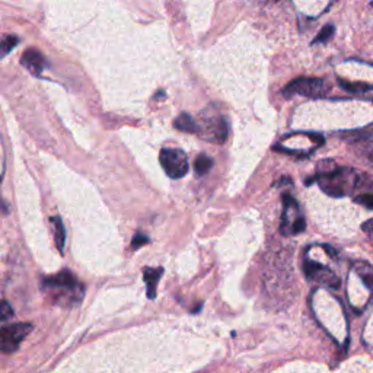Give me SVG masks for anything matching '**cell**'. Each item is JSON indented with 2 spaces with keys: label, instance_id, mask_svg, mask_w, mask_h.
<instances>
[{
  "label": "cell",
  "instance_id": "17",
  "mask_svg": "<svg viewBox=\"0 0 373 373\" xmlns=\"http://www.w3.org/2000/svg\"><path fill=\"white\" fill-rule=\"evenodd\" d=\"M334 26L333 25H326V26H323L321 31H319V34H318V37L314 40V44H319V43H327L330 38H331V36L334 34Z\"/></svg>",
  "mask_w": 373,
  "mask_h": 373
},
{
  "label": "cell",
  "instance_id": "14",
  "mask_svg": "<svg viewBox=\"0 0 373 373\" xmlns=\"http://www.w3.org/2000/svg\"><path fill=\"white\" fill-rule=\"evenodd\" d=\"M213 167V159L206 155H200L196 162H194V171L197 175H206Z\"/></svg>",
  "mask_w": 373,
  "mask_h": 373
},
{
  "label": "cell",
  "instance_id": "5",
  "mask_svg": "<svg viewBox=\"0 0 373 373\" xmlns=\"http://www.w3.org/2000/svg\"><path fill=\"white\" fill-rule=\"evenodd\" d=\"M31 330L32 326L26 322L10 323V326L0 328V351L13 353L18 350Z\"/></svg>",
  "mask_w": 373,
  "mask_h": 373
},
{
  "label": "cell",
  "instance_id": "20",
  "mask_svg": "<svg viewBox=\"0 0 373 373\" xmlns=\"http://www.w3.org/2000/svg\"><path fill=\"white\" fill-rule=\"evenodd\" d=\"M148 242H149V238L148 236H146V235H142V234H137L135 238H133V248L135 250H137V248H140L142 245H146V244H148Z\"/></svg>",
  "mask_w": 373,
  "mask_h": 373
},
{
  "label": "cell",
  "instance_id": "16",
  "mask_svg": "<svg viewBox=\"0 0 373 373\" xmlns=\"http://www.w3.org/2000/svg\"><path fill=\"white\" fill-rule=\"evenodd\" d=\"M340 85H342L343 89L353 92V93H363L366 91H369L372 86L370 85H365V84H350V82H344V80H340Z\"/></svg>",
  "mask_w": 373,
  "mask_h": 373
},
{
  "label": "cell",
  "instance_id": "9",
  "mask_svg": "<svg viewBox=\"0 0 373 373\" xmlns=\"http://www.w3.org/2000/svg\"><path fill=\"white\" fill-rule=\"evenodd\" d=\"M21 64L29 73L40 76L43 73V70L45 69V66H47V61H45L44 56L40 52H37V50H26L22 54Z\"/></svg>",
  "mask_w": 373,
  "mask_h": 373
},
{
  "label": "cell",
  "instance_id": "2",
  "mask_svg": "<svg viewBox=\"0 0 373 373\" xmlns=\"http://www.w3.org/2000/svg\"><path fill=\"white\" fill-rule=\"evenodd\" d=\"M314 180H317L321 190L331 197H344L359 184L358 175L350 168H337L331 174L312 178L307 184H311Z\"/></svg>",
  "mask_w": 373,
  "mask_h": 373
},
{
  "label": "cell",
  "instance_id": "10",
  "mask_svg": "<svg viewBox=\"0 0 373 373\" xmlns=\"http://www.w3.org/2000/svg\"><path fill=\"white\" fill-rule=\"evenodd\" d=\"M162 273H164V268H144L143 270V277L146 282V286H148V296L149 299H155L156 296V289H158V282L160 279Z\"/></svg>",
  "mask_w": 373,
  "mask_h": 373
},
{
  "label": "cell",
  "instance_id": "3",
  "mask_svg": "<svg viewBox=\"0 0 373 373\" xmlns=\"http://www.w3.org/2000/svg\"><path fill=\"white\" fill-rule=\"evenodd\" d=\"M331 89L328 80H323L319 77H299L291 80V82L283 89L284 96H311V98H319L326 96Z\"/></svg>",
  "mask_w": 373,
  "mask_h": 373
},
{
  "label": "cell",
  "instance_id": "18",
  "mask_svg": "<svg viewBox=\"0 0 373 373\" xmlns=\"http://www.w3.org/2000/svg\"><path fill=\"white\" fill-rule=\"evenodd\" d=\"M13 317V311L10 305L6 302V300H2L0 299V322L2 321H8Z\"/></svg>",
  "mask_w": 373,
  "mask_h": 373
},
{
  "label": "cell",
  "instance_id": "8",
  "mask_svg": "<svg viewBox=\"0 0 373 373\" xmlns=\"http://www.w3.org/2000/svg\"><path fill=\"white\" fill-rule=\"evenodd\" d=\"M199 135L206 137L208 142L223 143L228 137V125L222 117L208 119L203 125H199Z\"/></svg>",
  "mask_w": 373,
  "mask_h": 373
},
{
  "label": "cell",
  "instance_id": "6",
  "mask_svg": "<svg viewBox=\"0 0 373 373\" xmlns=\"http://www.w3.org/2000/svg\"><path fill=\"white\" fill-rule=\"evenodd\" d=\"M159 159L162 168L172 180H180L188 172V159L181 149H164Z\"/></svg>",
  "mask_w": 373,
  "mask_h": 373
},
{
  "label": "cell",
  "instance_id": "1",
  "mask_svg": "<svg viewBox=\"0 0 373 373\" xmlns=\"http://www.w3.org/2000/svg\"><path fill=\"white\" fill-rule=\"evenodd\" d=\"M43 287L57 305H75L84 298L85 289L69 270H63L59 274L44 280Z\"/></svg>",
  "mask_w": 373,
  "mask_h": 373
},
{
  "label": "cell",
  "instance_id": "4",
  "mask_svg": "<svg viewBox=\"0 0 373 373\" xmlns=\"http://www.w3.org/2000/svg\"><path fill=\"white\" fill-rule=\"evenodd\" d=\"M305 219L300 213V208L298 201L289 196V194H284L283 196V218H282V224H280V231L283 235L290 236V235H298L305 231Z\"/></svg>",
  "mask_w": 373,
  "mask_h": 373
},
{
  "label": "cell",
  "instance_id": "15",
  "mask_svg": "<svg viewBox=\"0 0 373 373\" xmlns=\"http://www.w3.org/2000/svg\"><path fill=\"white\" fill-rule=\"evenodd\" d=\"M18 43L20 40L15 36H5L2 40H0V60H2L5 56H8Z\"/></svg>",
  "mask_w": 373,
  "mask_h": 373
},
{
  "label": "cell",
  "instance_id": "13",
  "mask_svg": "<svg viewBox=\"0 0 373 373\" xmlns=\"http://www.w3.org/2000/svg\"><path fill=\"white\" fill-rule=\"evenodd\" d=\"M54 224V238H56V245L57 250L63 254L64 252V244H66V231H64V224L59 216H54L52 219Z\"/></svg>",
  "mask_w": 373,
  "mask_h": 373
},
{
  "label": "cell",
  "instance_id": "19",
  "mask_svg": "<svg viewBox=\"0 0 373 373\" xmlns=\"http://www.w3.org/2000/svg\"><path fill=\"white\" fill-rule=\"evenodd\" d=\"M354 201L373 210V194H362V196L356 197Z\"/></svg>",
  "mask_w": 373,
  "mask_h": 373
},
{
  "label": "cell",
  "instance_id": "12",
  "mask_svg": "<svg viewBox=\"0 0 373 373\" xmlns=\"http://www.w3.org/2000/svg\"><path fill=\"white\" fill-rule=\"evenodd\" d=\"M175 128L184 133H199V124L188 114H181L174 123Z\"/></svg>",
  "mask_w": 373,
  "mask_h": 373
},
{
  "label": "cell",
  "instance_id": "21",
  "mask_svg": "<svg viewBox=\"0 0 373 373\" xmlns=\"http://www.w3.org/2000/svg\"><path fill=\"white\" fill-rule=\"evenodd\" d=\"M362 229H363V231H365L367 235L373 236V219H370V220L365 222V223L362 224Z\"/></svg>",
  "mask_w": 373,
  "mask_h": 373
},
{
  "label": "cell",
  "instance_id": "22",
  "mask_svg": "<svg viewBox=\"0 0 373 373\" xmlns=\"http://www.w3.org/2000/svg\"><path fill=\"white\" fill-rule=\"evenodd\" d=\"M264 3H275V2H279V0H263Z\"/></svg>",
  "mask_w": 373,
  "mask_h": 373
},
{
  "label": "cell",
  "instance_id": "11",
  "mask_svg": "<svg viewBox=\"0 0 373 373\" xmlns=\"http://www.w3.org/2000/svg\"><path fill=\"white\" fill-rule=\"evenodd\" d=\"M354 271L358 273V275L362 279V282L367 287V290L373 291V267L367 263H356Z\"/></svg>",
  "mask_w": 373,
  "mask_h": 373
},
{
  "label": "cell",
  "instance_id": "7",
  "mask_svg": "<svg viewBox=\"0 0 373 373\" xmlns=\"http://www.w3.org/2000/svg\"><path fill=\"white\" fill-rule=\"evenodd\" d=\"M303 268H305V274H306L307 280H311V282L321 284V286L331 287V289L340 287V279L328 267L322 266L317 261H312V259H310V258H306Z\"/></svg>",
  "mask_w": 373,
  "mask_h": 373
}]
</instances>
